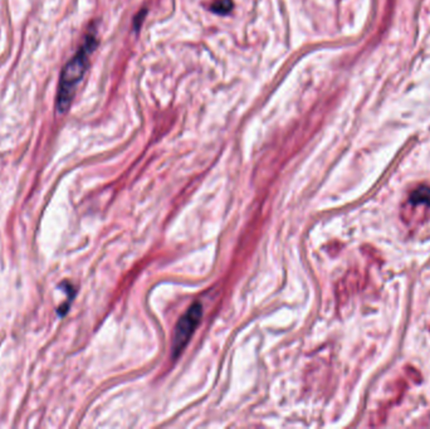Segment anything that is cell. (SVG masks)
<instances>
[{"instance_id":"cell-4","label":"cell","mask_w":430,"mask_h":429,"mask_svg":"<svg viewBox=\"0 0 430 429\" xmlns=\"http://www.w3.org/2000/svg\"><path fill=\"white\" fill-rule=\"evenodd\" d=\"M233 9V3L230 0H219L212 5V11L216 14H228Z\"/></svg>"},{"instance_id":"cell-3","label":"cell","mask_w":430,"mask_h":429,"mask_svg":"<svg viewBox=\"0 0 430 429\" xmlns=\"http://www.w3.org/2000/svg\"><path fill=\"white\" fill-rule=\"evenodd\" d=\"M409 205L430 210V186L423 185L414 189L409 195Z\"/></svg>"},{"instance_id":"cell-2","label":"cell","mask_w":430,"mask_h":429,"mask_svg":"<svg viewBox=\"0 0 430 429\" xmlns=\"http://www.w3.org/2000/svg\"><path fill=\"white\" fill-rule=\"evenodd\" d=\"M202 315V305L200 303H194L186 311L185 315L179 320L178 325L175 327V334H174L173 358H178L184 350V347L188 345L189 340L191 339L195 329H197V326L199 325Z\"/></svg>"},{"instance_id":"cell-1","label":"cell","mask_w":430,"mask_h":429,"mask_svg":"<svg viewBox=\"0 0 430 429\" xmlns=\"http://www.w3.org/2000/svg\"><path fill=\"white\" fill-rule=\"evenodd\" d=\"M97 45L95 34H88L82 47L77 50L73 58L64 66L59 77L58 92L56 98V107L58 114H66L71 107L72 100L75 97L76 88L82 81L88 68V59L91 53Z\"/></svg>"}]
</instances>
